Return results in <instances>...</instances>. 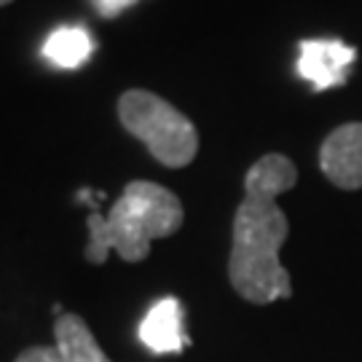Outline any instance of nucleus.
I'll return each instance as SVG.
<instances>
[{
    "mask_svg": "<svg viewBox=\"0 0 362 362\" xmlns=\"http://www.w3.org/2000/svg\"><path fill=\"white\" fill-rule=\"evenodd\" d=\"M296 182L298 169L285 153L260 156L245 175V199L233 215L228 279L255 306L293 296L290 274L279 260L290 223L276 199Z\"/></svg>",
    "mask_w": 362,
    "mask_h": 362,
    "instance_id": "obj_1",
    "label": "nucleus"
},
{
    "mask_svg": "<svg viewBox=\"0 0 362 362\" xmlns=\"http://www.w3.org/2000/svg\"><path fill=\"white\" fill-rule=\"evenodd\" d=\"M182 202L169 188L151 180H132L107 215L91 209L86 218L89 245L83 258L103 266L110 250L127 263H140L151 255V242L180 231Z\"/></svg>",
    "mask_w": 362,
    "mask_h": 362,
    "instance_id": "obj_2",
    "label": "nucleus"
},
{
    "mask_svg": "<svg viewBox=\"0 0 362 362\" xmlns=\"http://www.w3.org/2000/svg\"><path fill=\"white\" fill-rule=\"evenodd\" d=\"M118 121L169 169L188 167L199 153L194 121L153 91L129 89L118 97Z\"/></svg>",
    "mask_w": 362,
    "mask_h": 362,
    "instance_id": "obj_3",
    "label": "nucleus"
},
{
    "mask_svg": "<svg viewBox=\"0 0 362 362\" xmlns=\"http://www.w3.org/2000/svg\"><path fill=\"white\" fill-rule=\"evenodd\" d=\"M354 46L338 38H309L298 43V76L311 83L314 91L344 86L349 67L354 65Z\"/></svg>",
    "mask_w": 362,
    "mask_h": 362,
    "instance_id": "obj_4",
    "label": "nucleus"
},
{
    "mask_svg": "<svg viewBox=\"0 0 362 362\" xmlns=\"http://www.w3.org/2000/svg\"><path fill=\"white\" fill-rule=\"evenodd\" d=\"M320 169L325 177L344 188L360 191L362 188V124H344L325 137L320 148Z\"/></svg>",
    "mask_w": 362,
    "mask_h": 362,
    "instance_id": "obj_5",
    "label": "nucleus"
},
{
    "mask_svg": "<svg viewBox=\"0 0 362 362\" xmlns=\"http://www.w3.org/2000/svg\"><path fill=\"white\" fill-rule=\"evenodd\" d=\"M140 341L151 354H182L191 346L185 309L175 296L156 300L140 322Z\"/></svg>",
    "mask_w": 362,
    "mask_h": 362,
    "instance_id": "obj_6",
    "label": "nucleus"
},
{
    "mask_svg": "<svg viewBox=\"0 0 362 362\" xmlns=\"http://www.w3.org/2000/svg\"><path fill=\"white\" fill-rule=\"evenodd\" d=\"M97 52V43L89 35V30L78 25H62L49 38L43 40L40 54L46 62H52L59 70H78L91 59V54Z\"/></svg>",
    "mask_w": 362,
    "mask_h": 362,
    "instance_id": "obj_7",
    "label": "nucleus"
},
{
    "mask_svg": "<svg viewBox=\"0 0 362 362\" xmlns=\"http://www.w3.org/2000/svg\"><path fill=\"white\" fill-rule=\"evenodd\" d=\"M54 338L57 351L65 362H113L97 344L89 325L78 314H62L54 320Z\"/></svg>",
    "mask_w": 362,
    "mask_h": 362,
    "instance_id": "obj_8",
    "label": "nucleus"
},
{
    "mask_svg": "<svg viewBox=\"0 0 362 362\" xmlns=\"http://www.w3.org/2000/svg\"><path fill=\"white\" fill-rule=\"evenodd\" d=\"M13 362H65L57 346H30L25 349Z\"/></svg>",
    "mask_w": 362,
    "mask_h": 362,
    "instance_id": "obj_9",
    "label": "nucleus"
},
{
    "mask_svg": "<svg viewBox=\"0 0 362 362\" xmlns=\"http://www.w3.org/2000/svg\"><path fill=\"white\" fill-rule=\"evenodd\" d=\"M91 6H94V11L105 16V19H113L118 13H124L127 8H132L137 0H89Z\"/></svg>",
    "mask_w": 362,
    "mask_h": 362,
    "instance_id": "obj_10",
    "label": "nucleus"
},
{
    "mask_svg": "<svg viewBox=\"0 0 362 362\" xmlns=\"http://www.w3.org/2000/svg\"><path fill=\"white\" fill-rule=\"evenodd\" d=\"M8 3H13V0H0V6H8Z\"/></svg>",
    "mask_w": 362,
    "mask_h": 362,
    "instance_id": "obj_11",
    "label": "nucleus"
}]
</instances>
